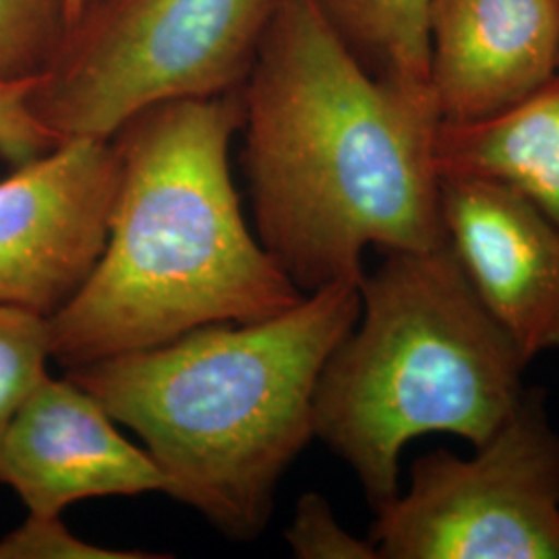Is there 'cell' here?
<instances>
[{"label": "cell", "instance_id": "6da1fadb", "mask_svg": "<svg viewBox=\"0 0 559 559\" xmlns=\"http://www.w3.org/2000/svg\"><path fill=\"white\" fill-rule=\"evenodd\" d=\"M240 98L260 242L300 293L445 240L431 87L369 71L313 0L280 4Z\"/></svg>", "mask_w": 559, "mask_h": 559}, {"label": "cell", "instance_id": "7a4b0ae2", "mask_svg": "<svg viewBox=\"0 0 559 559\" xmlns=\"http://www.w3.org/2000/svg\"><path fill=\"white\" fill-rule=\"evenodd\" d=\"M242 98L162 102L110 138L119 187L100 260L48 320L67 371L218 323L267 320L307 295L253 239L230 175Z\"/></svg>", "mask_w": 559, "mask_h": 559}, {"label": "cell", "instance_id": "3957f363", "mask_svg": "<svg viewBox=\"0 0 559 559\" xmlns=\"http://www.w3.org/2000/svg\"><path fill=\"white\" fill-rule=\"evenodd\" d=\"M359 316V284L338 282L274 318L205 325L67 378L145 441L170 498L230 539H255L282 475L316 438L321 371Z\"/></svg>", "mask_w": 559, "mask_h": 559}, {"label": "cell", "instance_id": "277c9868", "mask_svg": "<svg viewBox=\"0 0 559 559\" xmlns=\"http://www.w3.org/2000/svg\"><path fill=\"white\" fill-rule=\"evenodd\" d=\"M359 290V321L318 381L313 431L353 468L378 514L399 498L408 441L448 433L479 448L519 404L531 362L445 240L383 253Z\"/></svg>", "mask_w": 559, "mask_h": 559}, {"label": "cell", "instance_id": "5b68a950", "mask_svg": "<svg viewBox=\"0 0 559 559\" xmlns=\"http://www.w3.org/2000/svg\"><path fill=\"white\" fill-rule=\"evenodd\" d=\"M284 0H90L29 104L60 141L162 102L240 92Z\"/></svg>", "mask_w": 559, "mask_h": 559}, {"label": "cell", "instance_id": "8992f818", "mask_svg": "<svg viewBox=\"0 0 559 559\" xmlns=\"http://www.w3.org/2000/svg\"><path fill=\"white\" fill-rule=\"evenodd\" d=\"M383 559H559V431L531 385L471 459L436 450L376 514Z\"/></svg>", "mask_w": 559, "mask_h": 559}, {"label": "cell", "instance_id": "52a82bcc", "mask_svg": "<svg viewBox=\"0 0 559 559\" xmlns=\"http://www.w3.org/2000/svg\"><path fill=\"white\" fill-rule=\"evenodd\" d=\"M119 187L110 140L71 138L0 180V305L50 320L100 260Z\"/></svg>", "mask_w": 559, "mask_h": 559}, {"label": "cell", "instance_id": "ba28073f", "mask_svg": "<svg viewBox=\"0 0 559 559\" xmlns=\"http://www.w3.org/2000/svg\"><path fill=\"white\" fill-rule=\"evenodd\" d=\"M441 224L483 307L533 362L559 348V226L519 191L441 177Z\"/></svg>", "mask_w": 559, "mask_h": 559}, {"label": "cell", "instance_id": "9c48e42d", "mask_svg": "<svg viewBox=\"0 0 559 559\" xmlns=\"http://www.w3.org/2000/svg\"><path fill=\"white\" fill-rule=\"evenodd\" d=\"M0 483L29 514L60 516L78 501L168 491L156 460L124 440L100 400L46 376L0 445Z\"/></svg>", "mask_w": 559, "mask_h": 559}, {"label": "cell", "instance_id": "30bf717a", "mask_svg": "<svg viewBox=\"0 0 559 559\" xmlns=\"http://www.w3.org/2000/svg\"><path fill=\"white\" fill-rule=\"evenodd\" d=\"M559 73L558 0H433L429 85L441 120H479Z\"/></svg>", "mask_w": 559, "mask_h": 559}, {"label": "cell", "instance_id": "8fae6325", "mask_svg": "<svg viewBox=\"0 0 559 559\" xmlns=\"http://www.w3.org/2000/svg\"><path fill=\"white\" fill-rule=\"evenodd\" d=\"M440 177L496 180L559 226V73L526 98L479 120H441Z\"/></svg>", "mask_w": 559, "mask_h": 559}, {"label": "cell", "instance_id": "7c38bea8", "mask_svg": "<svg viewBox=\"0 0 559 559\" xmlns=\"http://www.w3.org/2000/svg\"><path fill=\"white\" fill-rule=\"evenodd\" d=\"M313 2L369 71L406 85H429V13L433 0Z\"/></svg>", "mask_w": 559, "mask_h": 559}, {"label": "cell", "instance_id": "4fadbf2b", "mask_svg": "<svg viewBox=\"0 0 559 559\" xmlns=\"http://www.w3.org/2000/svg\"><path fill=\"white\" fill-rule=\"evenodd\" d=\"M73 20V0H0V85L44 78Z\"/></svg>", "mask_w": 559, "mask_h": 559}, {"label": "cell", "instance_id": "5bb4252c", "mask_svg": "<svg viewBox=\"0 0 559 559\" xmlns=\"http://www.w3.org/2000/svg\"><path fill=\"white\" fill-rule=\"evenodd\" d=\"M48 320L0 305V445L25 400L48 376Z\"/></svg>", "mask_w": 559, "mask_h": 559}, {"label": "cell", "instance_id": "9a60e30c", "mask_svg": "<svg viewBox=\"0 0 559 559\" xmlns=\"http://www.w3.org/2000/svg\"><path fill=\"white\" fill-rule=\"evenodd\" d=\"M290 549L302 559H376L378 549L371 539H357L340 526L334 512L320 493H307L299 500L297 514L284 533Z\"/></svg>", "mask_w": 559, "mask_h": 559}, {"label": "cell", "instance_id": "2e32d148", "mask_svg": "<svg viewBox=\"0 0 559 559\" xmlns=\"http://www.w3.org/2000/svg\"><path fill=\"white\" fill-rule=\"evenodd\" d=\"M156 558L112 551L78 539L60 516L29 514L20 528L0 539V559H129Z\"/></svg>", "mask_w": 559, "mask_h": 559}, {"label": "cell", "instance_id": "e0dca14e", "mask_svg": "<svg viewBox=\"0 0 559 559\" xmlns=\"http://www.w3.org/2000/svg\"><path fill=\"white\" fill-rule=\"evenodd\" d=\"M36 81L0 85V158L13 166L34 160L60 143L32 110L29 96Z\"/></svg>", "mask_w": 559, "mask_h": 559}, {"label": "cell", "instance_id": "ac0fdd59", "mask_svg": "<svg viewBox=\"0 0 559 559\" xmlns=\"http://www.w3.org/2000/svg\"><path fill=\"white\" fill-rule=\"evenodd\" d=\"M73 4H75V20H78V17H80L81 9H83V4H85V0H73Z\"/></svg>", "mask_w": 559, "mask_h": 559}, {"label": "cell", "instance_id": "d6986e66", "mask_svg": "<svg viewBox=\"0 0 559 559\" xmlns=\"http://www.w3.org/2000/svg\"><path fill=\"white\" fill-rule=\"evenodd\" d=\"M87 2H90V0H85V4H87ZM85 4H83V7H85ZM81 11H83V9H81ZM73 23H75V21H73Z\"/></svg>", "mask_w": 559, "mask_h": 559}, {"label": "cell", "instance_id": "ffe728a7", "mask_svg": "<svg viewBox=\"0 0 559 559\" xmlns=\"http://www.w3.org/2000/svg\"><path fill=\"white\" fill-rule=\"evenodd\" d=\"M558 7H559V0H558Z\"/></svg>", "mask_w": 559, "mask_h": 559}]
</instances>
